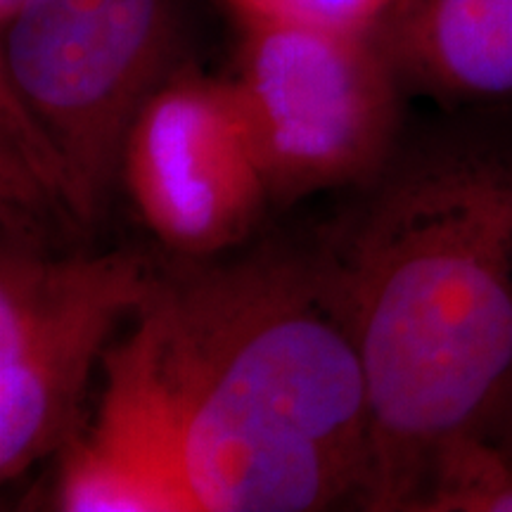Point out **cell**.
Segmentation results:
<instances>
[{
  "label": "cell",
  "mask_w": 512,
  "mask_h": 512,
  "mask_svg": "<svg viewBox=\"0 0 512 512\" xmlns=\"http://www.w3.org/2000/svg\"><path fill=\"white\" fill-rule=\"evenodd\" d=\"M472 432L486 434V437L501 444L512 456V380L505 387L501 399L496 401V406L491 408V413L486 415V420Z\"/></svg>",
  "instance_id": "obj_11"
},
{
  "label": "cell",
  "mask_w": 512,
  "mask_h": 512,
  "mask_svg": "<svg viewBox=\"0 0 512 512\" xmlns=\"http://www.w3.org/2000/svg\"><path fill=\"white\" fill-rule=\"evenodd\" d=\"M479 110L396 150L323 261L368 384L361 503L413 510L437 451L512 380V119Z\"/></svg>",
  "instance_id": "obj_1"
},
{
  "label": "cell",
  "mask_w": 512,
  "mask_h": 512,
  "mask_svg": "<svg viewBox=\"0 0 512 512\" xmlns=\"http://www.w3.org/2000/svg\"><path fill=\"white\" fill-rule=\"evenodd\" d=\"M0 36V91L46 140L67 209L91 221L133 119L183 62L181 0H24Z\"/></svg>",
  "instance_id": "obj_3"
},
{
  "label": "cell",
  "mask_w": 512,
  "mask_h": 512,
  "mask_svg": "<svg viewBox=\"0 0 512 512\" xmlns=\"http://www.w3.org/2000/svg\"><path fill=\"white\" fill-rule=\"evenodd\" d=\"M143 313L200 512L361 503L368 384L323 261L259 254L159 275Z\"/></svg>",
  "instance_id": "obj_2"
},
{
  "label": "cell",
  "mask_w": 512,
  "mask_h": 512,
  "mask_svg": "<svg viewBox=\"0 0 512 512\" xmlns=\"http://www.w3.org/2000/svg\"><path fill=\"white\" fill-rule=\"evenodd\" d=\"M22 3L24 0H0V22H5Z\"/></svg>",
  "instance_id": "obj_12"
},
{
  "label": "cell",
  "mask_w": 512,
  "mask_h": 512,
  "mask_svg": "<svg viewBox=\"0 0 512 512\" xmlns=\"http://www.w3.org/2000/svg\"><path fill=\"white\" fill-rule=\"evenodd\" d=\"M159 275L131 252H43L5 233L0 254V475L22 477L83 420L105 344Z\"/></svg>",
  "instance_id": "obj_5"
},
{
  "label": "cell",
  "mask_w": 512,
  "mask_h": 512,
  "mask_svg": "<svg viewBox=\"0 0 512 512\" xmlns=\"http://www.w3.org/2000/svg\"><path fill=\"white\" fill-rule=\"evenodd\" d=\"M413 512H512V456L482 432L456 434L427 467Z\"/></svg>",
  "instance_id": "obj_9"
},
{
  "label": "cell",
  "mask_w": 512,
  "mask_h": 512,
  "mask_svg": "<svg viewBox=\"0 0 512 512\" xmlns=\"http://www.w3.org/2000/svg\"><path fill=\"white\" fill-rule=\"evenodd\" d=\"M230 76L275 202L370 185L399 150V76L373 31L242 22Z\"/></svg>",
  "instance_id": "obj_4"
},
{
  "label": "cell",
  "mask_w": 512,
  "mask_h": 512,
  "mask_svg": "<svg viewBox=\"0 0 512 512\" xmlns=\"http://www.w3.org/2000/svg\"><path fill=\"white\" fill-rule=\"evenodd\" d=\"M105 389L91 420L60 448L55 508L67 512H200L183 472L174 406L152 323L107 349Z\"/></svg>",
  "instance_id": "obj_7"
},
{
  "label": "cell",
  "mask_w": 512,
  "mask_h": 512,
  "mask_svg": "<svg viewBox=\"0 0 512 512\" xmlns=\"http://www.w3.org/2000/svg\"><path fill=\"white\" fill-rule=\"evenodd\" d=\"M242 22L373 31L396 0H228Z\"/></svg>",
  "instance_id": "obj_10"
},
{
  "label": "cell",
  "mask_w": 512,
  "mask_h": 512,
  "mask_svg": "<svg viewBox=\"0 0 512 512\" xmlns=\"http://www.w3.org/2000/svg\"><path fill=\"white\" fill-rule=\"evenodd\" d=\"M373 34L406 93L451 110L512 105V0H396Z\"/></svg>",
  "instance_id": "obj_8"
},
{
  "label": "cell",
  "mask_w": 512,
  "mask_h": 512,
  "mask_svg": "<svg viewBox=\"0 0 512 512\" xmlns=\"http://www.w3.org/2000/svg\"><path fill=\"white\" fill-rule=\"evenodd\" d=\"M119 181L157 240L188 259L238 245L271 200L233 79L185 60L128 128Z\"/></svg>",
  "instance_id": "obj_6"
}]
</instances>
